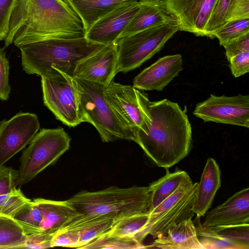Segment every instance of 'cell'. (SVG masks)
<instances>
[{
	"mask_svg": "<svg viewBox=\"0 0 249 249\" xmlns=\"http://www.w3.org/2000/svg\"><path fill=\"white\" fill-rule=\"evenodd\" d=\"M83 24L65 0H15L5 47L85 36Z\"/></svg>",
	"mask_w": 249,
	"mask_h": 249,
	"instance_id": "1",
	"label": "cell"
},
{
	"mask_svg": "<svg viewBox=\"0 0 249 249\" xmlns=\"http://www.w3.org/2000/svg\"><path fill=\"white\" fill-rule=\"evenodd\" d=\"M150 124L137 130L134 141L159 167L169 168L186 157L192 143L188 116L176 103L164 99L148 103Z\"/></svg>",
	"mask_w": 249,
	"mask_h": 249,
	"instance_id": "2",
	"label": "cell"
},
{
	"mask_svg": "<svg viewBox=\"0 0 249 249\" xmlns=\"http://www.w3.org/2000/svg\"><path fill=\"white\" fill-rule=\"evenodd\" d=\"M104 46L90 42L84 37L45 39L18 48L23 70L27 74L42 76L54 68L73 76L78 63Z\"/></svg>",
	"mask_w": 249,
	"mask_h": 249,
	"instance_id": "3",
	"label": "cell"
},
{
	"mask_svg": "<svg viewBox=\"0 0 249 249\" xmlns=\"http://www.w3.org/2000/svg\"><path fill=\"white\" fill-rule=\"evenodd\" d=\"M148 186H111L90 192L81 191L67 200L80 214L108 215L116 219L147 211Z\"/></svg>",
	"mask_w": 249,
	"mask_h": 249,
	"instance_id": "4",
	"label": "cell"
},
{
	"mask_svg": "<svg viewBox=\"0 0 249 249\" xmlns=\"http://www.w3.org/2000/svg\"><path fill=\"white\" fill-rule=\"evenodd\" d=\"M74 78L79 91L81 122L92 124L104 142L118 140L134 142L135 133L122 122L106 99L104 93L105 87Z\"/></svg>",
	"mask_w": 249,
	"mask_h": 249,
	"instance_id": "5",
	"label": "cell"
},
{
	"mask_svg": "<svg viewBox=\"0 0 249 249\" xmlns=\"http://www.w3.org/2000/svg\"><path fill=\"white\" fill-rule=\"evenodd\" d=\"M179 30L178 22L162 24L118 39L116 73L137 68L164 47Z\"/></svg>",
	"mask_w": 249,
	"mask_h": 249,
	"instance_id": "6",
	"label": "cell"
},
{
	"mask_svg": "<svg viewBox=\"0 0 249 249\" xmlns=\"http://www.w3.org/2000/svg\"><path fill=\"white\" fill-rule=\"evenodd\" d=\"M71 138L62 127L43 128L36 134L20 159L18 185H24L67 151Z\"/></svg>",
	"mask_w": 249,
	"mask_h": 249,
	"instance_id": "7",
	"label": "cell"
},
{
	"mask_svg": "<svg viewBox=\"0 0 249 249\" xmlns=\"http://www.w3.org/2000/svg\"><path fill=\"white\" fill-rule=\"evenodd\" d=\"M53 69L41 76L44 104L63 124L76 126L81 123L77 84L73 76Z\"/></svg>",
	"mask_w": 249,
	"mask_h": 249,
	"instance_id": "8",
	"label": "cell"
},
{
	"mask_svg": "<svg viewBox=\"0 0 249 249\" xmlns=\"http://www.w3.org/2000/svg\"><path fill=\"white\" fill-rule=\"evenodd\" d=\"M191 178L182 182L168 197L148 213V219L143 229V241L150 234L153 238L165 235L173 225L188 218L194 213L192 211L198 187Z\"/></svg>",
	"mask_w": 249,
	"mask_h": 249,
	"instance_id": "9",
	"label": "cell"
},
{
	"mask_svg": "<svg viewBox=\"0 0 249 249\" xmlns=\"http://www.w3.org/2000/svg\"><path fill=\"white\" fill-rule=\"evenodd\" d=\"M104 96L122 122L136 135L138 130L148 127L151 117L147 94L133 86L122 85L112 80L104 88Z\"/></svg>",
	"mask_w": 249,
	"mask_h": 249,
	"instance_id": "10",
	"label": "cell"
},
{
	"mask_svg": "<svg viewBox=\"0 0 249 249\" xmlns=\"http://www.w3.org/2000/svg\"><path fill=\"white\" fill-rule=\"evenodd\" d=\"M193 114L204 122L249 127V95L232 96L211 94L198 103Z\"/></svg>",
	"mask_w": 249,
	"mask_h": 249,
	"instance_id": "11",
	"label": "cell"
},
{
	"mask_svg": "<svg viewBox=\"0 0 249 249\" xmlns=\"http://www.w3.org/2000/svg\"><path fill=\"white\" fill-rule=\"evenodd\" d=\"M40 128L36 115L19 112L0 121V165L29 144Z\"/></svg>",
	"mask_w": 249,
	"mask_h": 249,
	"instance_id": "12",
	"label": "cell"
},
{
	"mask_svg": "<svg viewBox=\"0 0 249 249\" xmlns=\"http://www.w3.org/2000/svg\"><path fill=\"white\" fill-rule=\"evenodd\" d=\"M177 19L179 30L206 36V29L218 0H162Z\"/></svg>",
	"mask_w": 249,
	"mask_h": 249,
	"instance_id": "13",
	"label": "cell"
},
{
	"mask_svg": "<svg viewBox=\"0 0 249 249\" xmlns=\"http://www.w3.org/2000/svg\"><path fill=\"white\" fill-rule=\"evenodd\" d=\"M140 1L129 0L96 21L86 32L90 42L107 45L115 43L138 11Z\"/></svg>",
	"mask_w": 249,
	"mask_h": 249,
	"instance_id": "14",
	"label": "cell"
},
{
	"mask_svg": "<svg viewBox=\"0 0 249 249\" xmlns=\"http://www.w3.org/2000/svg\"><path fill=\"white\" fill-rule=\"evenodd\" d=\"M117 52L115 43L106 45L77 64L73 77L101 85L104 87L117 74Z\"/></svg>",
	"mask_w": 249,
	"mask_h": 249,
	"instance_id": "15",
	"label": "cell"
},
{
	"mask_svg": "<svg viewBox=\"0 0 249 249\" xmlns=\"http://www.w3.org/2000/svg\"><path fill=\"white\" fill-rule=\"evenodd\" d=\"M182 70L183 60L180 54L163 56L138 74L134 79L133 87L142 90L161 91Z\"/></svg>",
	"mask_w": 249,
	"mask_h": 249,
	"instance_id": "16",
	"label": "cell"
},
{
	"mask_svg": "<svg viewBox=\"0 0 249 249\" xmlns=\"http://www.w3.org/2000/svg\"><path fill=\"white\" fill-rule=\"evenodd\" d=\"M203 227L249 224V188L243 189L206 213Z\"/></svg>",
	"mask_w": 249,
	"mask_h": 249,
	"instance_id": "17",
	"label": "cell"
},
{
	"mask_svg": "<svg viewBox=\"0 0 249 249\" xmlns=\"http://www.w3.org/2000/svg\"><path fill=\"white\" fill-rule=\"evenodd\" d=\"M140 1L138 11L119 38L162 24L178 22L176 18L166 9L162 0Z\"/></svg>",
	"mask_w": 249,
	"mask_h": 249,
	"instance_id": "18",
	"label": "cell"
},
{
	"mask_svg": "<svg viewBox=\"0 0 249 249\" xmlns=\"http://www.w3.org/2000/svg\"><path fill=\"white\" fill-rule=\"evenodd\" d=\"M221 171L215 160L209 158L198 183L192 211L197 218L205 215L211 207L217 191L221 186Z\"/></svg>",
	"mask_w": 249,
	"mask_h": 249,
	"instance_id": "19",
	"label": "cell"
},
{
	"mask_svg": "<svg viewBox=\"0 0 249 249\" xmlns=\"http://www.w3.org/2000/svg\"><path fill=\"white\" fill-rule=\"evenodd\" d=\"M144 249H202L192 218L185 219L170 227L165 235L155 238Z\"/></svg>",
	"mask_w": 249,
	"mask_h": 249,
	"instance_id": "20",
	"label": "cell"
},
{
	"mask_svg": "<svg viewBox=\"0 0 249 249\" xmlns=\"http://www.w3.org/2000/svg\"><path fill=\"white\" fill-rule=\"evenodd\" d=\"M42 214L41 233L53 234L81 215L67 200L55 201L38 198L33 200Z\"/></svg>",
	"mask_w": 249,
	"mask_h": 249,
	"instance_id": "21",
	"label": "cell"
},
{
	"mask_svg": "<svg viewBox=\"0 0 249 249\" xmlns=\"http://www.w3.org/2000/svg\"><path fill=\"white\" fill-rule=\"evenodd\" d=\"M116 219L108 215H83L74 218L60 229L76 231L82 249L91 241L108 232Z\"/></svg>",
	"mask_w": 249,
	"mask_h": 249,
	"instance_id": "22",
	"label": "cell"
},
{
	"mask_svg": "<svg viewBox=\"0 0 249 249\" xmlns=\"http://www.w3.org/2000/svg\"><path fill=\"white\" fill-rule=\"evenodd\" d=\"M201 234L215 238L231 249H249V224L197 227Z\"/></svg>",
	"mask_w": 249,
	"mask_h": 249,
	"instance_id": "23",
	"label": "cell"
},
{
	"mask_svg": "<svg viewBox=\"0 0 249 249\" xmlns=\"http://www.w3.org/2000/svg\"><path fill=\"white\" fill-rule=\"evenodd\" d=\"M81 20L86 32L99 18L129 0H65Z\"/></svg>",
	"mask_w": 249,
	"mask_h": 249,
	"instance_id": "24",
	"label": "cell"
},
{
	"mask_svg": "<svg viewBox=\"0 0 249 249\" xmlns=\"http://www.w3.org/2000/svg\"><path fill=\"white\" fill-rule=\"evenodd\" d=\"M165 176L151 183L148 186L150 192L147 212H150L172 194L183 181L190 178L184 171L178 170L173 173L166 169Z\"/></svg>",
	"mask_w": 249,
	"mask_h": 249,
	"instance_id": "25",
	"label": "cell"
},
{
	"mask_svg": "<svg viewBox=\"0 0 249 249\" xmlns=\"http://www.w3.org/2000/svg\"><path fill=\"white\" fill-rule=\"evenodd\" d=\"M147 212L116 219L111 230L107 232L112 235L128 237L142 244V233L148 219Z\"/></svg>",
	"mask_w": 249,
	"mask_h": 249,
	"instance_id": "26",
	"label": "cell"
},
{
	"mask_svg": "<svg viewBox=\"0 0 249 249\" xmlns=\"http://www.w3.org/2000/svg\"><path fill=\"white\" fill-rule=\"evenodd\" d=\"M27 238L17 221L12 217L0 215V249L22 248Z\"/></svg>",
	"mask_w": 249,
	"mask_h": 249,
	"instance_id": "27",
	"label": "cell"
},
{
	"mask_svg": "<svg viewBox=\"0 0 249 249\" xmlns=\"http://www.w3.org/2000/svg\"><path fill=\"white\" fill-rule=\"evenodd\" d=\"M22 227L27 236L41 233V212L33 200L26 202L12 217Z\"/></svg>",
	"mask_w": 249,
	"mask_h": 249,
	"instance_id": "28",
	"label": "cell"
},
{
	"mask_svg": "<svg viewBox=\"0 0 249 249\" xmlns=\"http://www.w3.org/2000/svg\"><path fill=\"white\" fill-rule=\"evenodd\" d=\"M145 245L128 237L112 235L107 232L91 241L82 249H144Z\"/></svg>",
	"mask_w": 249,
	"mask_h": 249,
	"instance_id": "29",
	"label": "cell"
},
{
	"mask_svg": "<svg viewBox=\"0 0 249 249\" xmlns=\"http://www.w3.org/2000/svg\"><path fill=\"white\" fill-rule=\"evenodd\" d=\"M249 33V18L238 19L225 23L213 34V38L218 39L223 46L232 39Z\"/></svg>",
	"mask_w": 249,
	"mask_h": 249,
	"instance_id": "30",
	"label": "cell"
},
{
	"mask_svg": "<svg viewBox=\"0 0 249 249\" xmlns=\"http://www.w3.org/2000/svg\"><path fill=\"white\" fill-rule=\"evenodd\" d=\"M29 200L19 188L2 194L0 196V215L12 217Z\"/></svg>",
	"mask_w": 249,
	"mask_h": 249,
	"instance_id": "31",
	"label": "cell"
},
{
	"mask_svg": "<svg viewBox=\"0 0 249 249\" xmlns=\"http://www.w3.org/2000/svg\"><path fill=\"white\" fill-rule=\"evenodd\" d=\"M231 0H218L206 29V36L213 38V33L225 23V18Z\"/></svg>",
	"mask_w": 249,
	"mask_h": 249,
	"instance_id": "32",
	"label": "cell"
},
{
	"mask_svg": "<svg viewBox=\"0 0 249 249\" xmlns=\"http://www.w3.org/2000/svg\"><path fill=\"white\" fill-rule=\"evenodd\" d=\"M51 243L52 248L62 247L78 249L80 237L76 231L60 229L53 235Z\"/></svg>",
	"mask_w": 249,
	"mask_h": 249,
	"instance_id": "33",
	"label": "cell"
},
{
	"mask_svg": "<svg viewBox=\"0 0 249 249\" xmlns=\"http://www.w3.org/2000/svg\"><path fill=\"white\" fill-rule=\"evenodd\" d=\"M9 64L4 48H0V100L9 98L11 87L9 83Z\"/></svg>",
	"mask_w": 249,
	"mask_h": 249,
	"instance_id": "34",
	"label": "cell"
},
{
	"mask_svg": "<svg viewBox=\"0 0 249 249\" xmlns=\"http://www.w3.org/2000/svg\"><path fill=\"white\" fill-rule=\"evenodd\" d=\"M18 171L0 165V196L16 189L18 185Z\"/></svg>",
	"mask_w": 249,
	"mask_h": 249,
	"instance_id": "35",
	"label": "cell"
},
{
	"mask_svg": "<svg viewBox=\"0 0 249 249\" xmlns=\"http://www.w3.org/2000/svg\"><path fill=\"white\" fill-rule=\"evenodd\" d=\"M243 18H249V0H231L225 15V23Z\"/></svg>",
	"mask_w": 249,
	"mask_h": 249,
	"instance_id": "36",
	"label": "cell"
},
{
	"mask_svg": "<svg viewBox=\"0 0 249 249\" xmlns=\"http://www.w3.org/2000/svg\"><path fill=\"white\" fill-rule=\"evenodd\" d=\"M229 60L232 56L244 52L249 51V33L243 34L223 46Z\"/></svg>",
	"mask_w": 249,
	"mask_h": 249,
	"instance_id": "37",
	"label": "cell"
},
{
	"mask_svg": "<svg viewBox=\"0 0 249 249\" xmlns=\"http://www.w3.org/2000/svg\"><path fill=\"white\" fill-rule=\"evenodd\" d=\"M231 73L238 77L249 71V51L244 52L231 57L229 60Z\"/></svg>",
	"mask_w": 249,
	"mask_h": 249,
	"instance_id": "38",
	"label": "cell"
},
{
	"mask_svg": "<svg viewBox=\"0 0 249 249\" xmlns=\"http://www.w3.org/2000/svg\"><path fill=\"white\" fill-rule=\"evenodd\" d=\"M15 0H0V41L5 40Z\"/></svg>",
	"mask_w": 249,
	"mask_h": 249,
	"instance_id": "39",
	"label": "cell"
},
{
	"mask_svg": "<svg viewBox=\"0 0 249 249\" xmlns=\"http://www.w3.org/2000/svg\"><path fill=\"white\" fill-rule=\"evenodd\" d=\"M53 235L40 233L27 236L24 249H45L52 248L51 240Z\"/></svg>",
	"mask_w": 249,
	"mask_h": 249,
	"instance_id": "40",
	"label": "cell"
},
{
	"mask_svg": "<svg viewBox=\"0 0 249 249\" xmlns=\"http://www.w3.org/2000/svg\"></svg>",
	"mask_w": 249,
	"mask_h": 249,
	"instance_id": "41",
	"label": "cell"
}]
</instances>
